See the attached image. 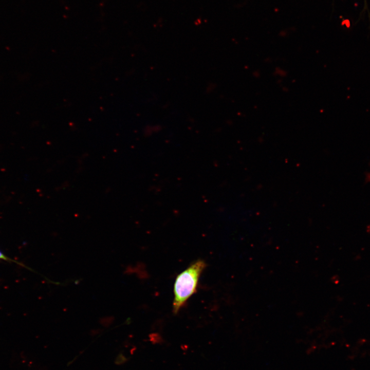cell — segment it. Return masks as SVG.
I'll list each match as a JSON object with an SVG mask.
<instances>
[{
    "instance_id": "6da1fadb",
    "label": "cell",
    "mask_w": 370,
    "mask_h": 370,
    "mask_svg": "<svg viewBox=\"0 0 370 370\" xmlns=\"http://www.w3.org/2000/svg\"><path fill=\"white\" fill-rule=\"evenodd\" d=\"M205 267V262L199 260L178 275L174 286L173 310L174 313H177L195 292L199 276Z\"/></svg>"
},
{
    "instance_id": "7a4b0ae2",
    "label": "cell",
    "mask_w": 370,
    "mask_h": 370,
    "mask_svg": "<svg viewBox=\"0 0 370 370\" xmlns=\"http://www.w3.org/2000/svg\"><path fill=\"white\" fill-rule=\"evenodd\" d=\"M0 259L7 260L8 258L0 251Z\"/></svg>"
}]
</instances>
